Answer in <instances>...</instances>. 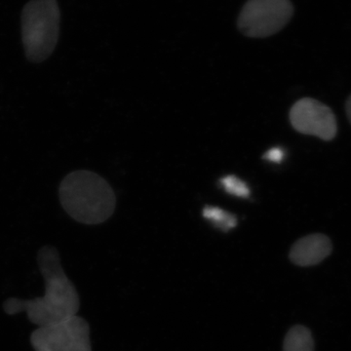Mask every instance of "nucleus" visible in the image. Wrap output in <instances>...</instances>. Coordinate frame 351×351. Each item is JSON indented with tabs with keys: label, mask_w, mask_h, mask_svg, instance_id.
Returning <instances> with one entry per match:
<instances>
[{
	"label": "nucleus",
	"mask_w": 351,
	"mask_h": 351,
	"mask_svg": "<svg viewBox=\"0 0 351 351\" xmlns=\"http://www.w3.org/2000/svg\"><path fill=\"white\" fill-rule=\"evenodd\" d=\"M332 250L329 237L315 233L298 240L291 248L289 258L291 262L299 267H313L324 261Z\"/></svg>",
	"instance_id": "0eeeda50"
},
{
	"label": "nucleus",
	"mask_w": 351,
	"mask_h": 351,
	"mask_svg": "<svg viewBox=\"0 0 351 351\" xmlns=\"http://www.w3.org/2000/svg\"><path fill=\"white\" fill-rule=\"evenodd\" d=\"M38 269L45 283V294L32 300L9 298L3 304L8 315L25 313L38 327L52 324L76 315L80 307V295L62 267L55 247L43 246L38 254Z\"/></svg>",
	"instance_id": "f257e3e1"
},
{
	"label": "nucleus",
	"mask_w": 351,
	"mask_h": 351,
	"mask_svg": "<svg viewBox=\"0 0 351 351\" xmlns=\"http://www.w3.org/2000/svg\"><path fill=\"white\" fill-rule=\"evenodd\" d=\"M60 10L56 0H32L22 13V41L31 63L47 60L56 48L60 34Z\"/></svg>",
	"instance_id": "7ed1b4c3"
},
{
	"label": "nucleus",
	"mask_w": 351,
	"mask_h": 351,
	"mask_svg": "<svg viewBox=\"0 0 351 351\" xmlns=\"http://www.w3.org/2000/svg\"><path fill=\"white\" fill-rule=\"evenodd\" d=\"M31 343L36 351H92L89 324L77 314L38 327L32 332Z\"/></svg>",
	"instance_id": "39448f33"
},
{
	"label": "nucleus",
	"mask_w": 351,
	"mask_h": 351,
	"mask_svg": "<svg viewBox=\"0 0 351 351\" xmlns=\"http://www.w3.org/2000/svg\"><path fill=\"white\" fill-rule=\"evenodd\" d=\"M202 215L212 225L225 232H230L237 225L234 215L219 207L206 206L203 209Z\"/></svg>",
	"instance_id": "1a4fd4ad"
},
{
	"label": "nucleus",
	"mask_w": 351,
	"mask_h": 351,
	"mask_svg": "<svg viewBox=\"0 0 351 351\" xmlns=\"http://www.w3.org/2000/svg\"><path fill=\"white\" fill-rule=\"evenodd\" d=\"M284 156H285V152L281 147H272L269 151L265 152L263 158L269 162L280 163L282 162Z\"/></svg>",
	"instance_id": "9b49d317"
},
{
	"label": "nucleus",
	"mask_w": 351,
	"mask_h": 351,
	"mask_svg": "<svg viewBox=\"0 0 351 351\" xmlns=\"http://www.w3.org/2000/svg\"><path fill=\"white\" fill-rule=\"evenodd\" d=\"M290 121L295 131L331 141L337 135V120L331 108L311 98L299 100L290 110Z\"/></svg>",
	"instance_id": "423d86ee"
},
{
	"label": "nucleus",
	"mask_w": 351,
	"mask_h": 351,
	"mask_svg": "<svg viewBox=\"0 0 351 351\" xmlns=\"http://www.w3.org/2000/svg\"><path fill=\"white\" fill-rule=\"evenodd\" d=\"M62 207L69 217L84 225H99L110 219L117 206L114 191L96 173L73 171L59 186Z\"/></svg>",
	"instance_id": "f03ea898"
},
{
	"label": "nucleus",
	"mask_w": 351,
	"mask_h": 351,
	"mask_svg": "<svg viewBox=\"0 0 351 351\" xmlns=\"http://www.w3.org/2000/svg\"><path fill=\"white\" fill-rule=\"evenodd\" d=\"M293 14L291 0H248L242 7L237 25L247 38H269L280 32Z\"/></svg>",
	"instance_id": "20e7f679"
},
{
	"label": "nucleus",
	"mask_w": 351,
	"mask_h": 351,
	"mask_svg": "<svg viewBox=\"0 0 351 351\" xmlns=\"http://www.w3.org/2000/svg\"><path fill=\"white\" fill-rule=\"evenodd\" d=\"M346 114H348V119H350V123H351V95L350 96V98L348 99V101H346Z\"/></svg>",
	"instance_id": "f8f14e48"
},
{
	"label": "nucleus",
	"mask_w": 351,
	"mask_h": 351,
	"mask_svg": "<svg viewBox=\"0 0 351 351\" xmlns=\"http://www.w3.org/2000/svg\"><path fill=\"white\" fill-rule=\"evenodd\" d=\"M219 184L228 195L237 196L239 198L250 197L251 191L248 184L237 176L228 175L221 178Z\"/></svg>",
	"instance_id": "9d476101"
},
{
	"label": "nucleus",
	"mask_w": 351,
	"mask_h": 351,
	"mask_svg": "<svg viewBox=\"0 0 351 351\" xmlns=\"http://www.w3.org/2000/svg\"><path fill=\"white\" fill-rule=\"evenodd\" d=\"M283 351H314L313 334L302 325L291 328L284 339Z\"/></svg>",
	"instance_id": "6e6552de"
}]
</instances>
